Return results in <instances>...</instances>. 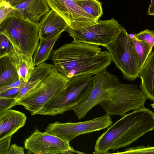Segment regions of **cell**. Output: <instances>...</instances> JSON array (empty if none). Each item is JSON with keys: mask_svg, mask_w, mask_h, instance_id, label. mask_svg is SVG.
Returning a JSON list of instances; mask_svg holds the SVG:
<instances>
[{"mask_svg": "<svg viewBox=\"0 0 154 154\" xmlns=\"http://www.w3.org/2000/svg\"><path fill=\"white\" fill-rule=\"evenodd\" d=\"M51 57L55 69L69 79L95 75L112 61L109 52H102L98 46L73 42L53 51Z\"/></svg>", "mask_w": 154, "mask_h": 154, "instance_id": "cell-1", "label": "cell"}, {"mask_svg": "<svg viewBox=\"0 0 154 154\" xmlns=\"http://www.w3.org/2000/svg\"><path fill=\"white\" fill-rule=\"evenodd\" d=\"M154 129V112L145 107L125 114L97 139L94 153H108L129 145Z\"/></svg>", "mask_w": 154, "mask_h": 154, "instance_id": "cell-2", "label": "cell"}, {"mask_svg": "<svg viewBox=\"0 0 154 154\" xmlns=\"http://www.w3.org/2000/svg\"><path fill=\"white\" fill-rule=\"evenodd\" d=\"M92 75L69 79L64 88L46 103L37 114L54 116L73 109L89 94L93 83Z\"/></svg>", "mask_w": 154, "mask_h": 154, "instance_id": "cell-3", "label": "cell"}, {"mask_svg": "<svg viewBox=\"0 0 154 154\" xmlns=\"http://www.w3.org/2000/svg\"><path fill=\"white\" fill-rule=\"evenodd\" d=\"M38 23L13 12L0 23V34L8 38L15 50L32 56L40 39Z\"/></svg>", "mask_w": 154, "mask_h": 154, "instance_id": "cell-4", "label": "cell"}, {"mask_svg": "<svg viewBox=\"0 0 154 154\" xmlns=\"http://www.w3.org/2000/svg\"><path fill=\"white\" fill-rule=\"evenodd\" d=\"M148 99L137 85L119 82L109 99L99 104L110 116H124L128 112L145 107Z\"/></svg>", "mask_w": 154, "mask_h": 154, "instance_id": "cell-5", "label": "cell"}, {"mask_svg": "<svg viewBox=\"0 0 154 154\" xmlns=\"http://www.w3.org/2000/svg\"><path fill=\"white\" fill-rule=\"evenodd\" d=\"M69 79L55 68L34 89L21 98L17 105H21L34 115L52 98L62 91Z\"/></svg>", "mask_w": 154, "mask_h": 154, "instance_id": "cell-6", "label": "cell"}, {"mask_svg": "<svg viewBox=\"0 0 154 154\" xmlns=\"http://www.w3.org/2000/svg\"><path fill=\"white\" fill-rule=\"evenodd\" d=\"M106 48L112 61L124 79L134 81L139 76L133 45L126 30L122 27L113 41Z\"/></svg>", "mask_w": 154, "mask_h": 154, "instance_id": "cell-7", "label": "cell"}, {"mask_svg": "<svg viewBox=\"0 0 154 154\" xmlns=\"http://www.w3.org/2000/svg\"><path fill=\"white\" fill-rule=\"evenodd\" d=\"M118 21L100 20L97 23L76 29L67 27L66 30L75 43H83L105 48L114 40L122 27Z\"/></svg>", "mask_w": 154, "mask_h": 154, "instance_id": "cell-8", "label": "cell"}, {"mask_svg": "<svg viewBox=\"0 0 154 154\" xmlns=\"http://www.w3.org/2000/svg\"><path fill=\"white\" fill-rule=\"evenodd\" d=\"M93 85L86 98L73 109L79 119L84 118L94 106L109 99L120 82L117 77L105 69L92 77Z\"/></svg>", "mask_w": 154, "mask_h": 154, "instance_id": "cell-9", "label": "cell"}, {"mask_svg": "<svg viewBox=\"0 0 154 154\" xmlns=\"http://www.w3.org/2000/svg\"><path fill=\"white\" fill-rule=\"evenodd\" d=\"M109 115L106 114L85 121L49 123L45 131L69 142L78 136L105 129L112 123Z\"/></svg>", "mask_w": 154, "mask_h": 154, "instance_id": "cell-10", "label": "cell"}, {"mask_svg": "<svg viewBox=\"0 0 154 154\" xmlns=\"http://www.w3.org/2000/svg\"><path fill=\"white\" fill-rule=\"evenodd\" d=\"M26 149L36 154L71 153L75 152L69 142L38 129L24 141Z\"/></svg>", "mask_w": 154, "mask_h": 154, "instance_id": "cell-11", "label": "cell"}, {"mask_svg": "<svg viewBox=\"0 0 154 154\" xmlns=\"http://www.w3.org/2000/svg\"><path fill=\"white\" fill-rule=\"evenodd\" d=\"M45 0L49 7L66 21L68 28H79L95 23L99 21L79 6V0Z\"/></svg>", "mask_w": 154, "mask_h": 154, "instance_id": "cell-12", "label": "cell"}, {"mask_svg": "<svg viewBox=\"0 0 154 154\" xmlns=\"http://www.w3.org/2000/svg\"><path fill=\"white\" fill-rule=\"evenodd\" d=\"M67 27L66 21L52 9L44 15L38 23L40 38H48L61 35Z\"/></svg>", "mask_w": 154, "mask_h": 154, "instance_id": "cell-13", "label": "cell"}, {"mask_svg": "<svg viewBox=\"0 0 154 154\" xmlns=\"http://www.w3.org/2000/svg\"><path fill=\"white\" fill-rule=\"evenodd\" d=\"M26 119L24 113L11 109L0 114V140L12 136L24 126Z\"/></svg>", "mask_w": 154, "mask_h": 154, "instance_id": "cell-14", "label": "cell"}, {"mask_svg": "<svg viewBox=\"0 0 154 154\" xmlns=\"http://www.w3.org/2000/svg\"><path fill=\"white\" fill-rule=\"evenodd\" d=\"M14 8L13 12L22 15L38 23L50 11L45 0H26Z\"/></svg>", "mask_w": 154, "mask_h": 154, "instance_id": "cell-15", "label": "cell"}, {"mask_svg": "<svg viewBox=\"0 0 154 154\" xmlns=\"http://www.w3.org/2000/svg\"><path fill=\"white\" fill-rule=\"evenodd\" d=\"M139 77L141 80L140 88L148 99L154 102V51L147 58L140 70Z\"/></svg>", "mask_w": 154, "mask_h": 154, "instance_id": "cell-16", "label": "cell"}, {"mask_svg": "<svg viewBox=\"0 0 154 154\" xmlns=\"http://www.w3.org/2000/svg\"><path fill=\"white\" fill-rule=\"evenodd\" d=\"M18 73L19 80L26 83L34 70L33 58L16 50L11 54Z\"/></svg>", "mask_w": 154, "mask_h": 154, "instance_id": "cell-17", "label": "cell"}, {"mask_svg": "<svg viewBox=\"0 0 154 154\" xmlns=\"http://www.w3.org/2000/svg\"><path fill=\"white\" fill-rule=\"evenodd\" d=\"M19 80L14 60L10 55L0 57V88Z\"/></svg>", "mask_w": 154, "mask_h": 154, "instance_id": "cell-18", "label": "cell"}, {"mask_svg": "<svg viewBox=\"0 0 154 154\" xmlns=\"http://www.w3.org/2000/svg\"><path fill=\"white\" fill-rule=\"evenodd\" d=\"M60 35L48 38H40V42L33 57L34 66L44 63L51 55L54 44L60 37Z\"/></svg>", "mask_w": 154, "mask_h": 154, "instance_id": "cell-19", "label": "cell"}, {"mask_svg": "<svg viewBox=\"0 0 154 154\" xmlns=\"http://www.w3.org/2000/svg\"><path fill=\"white\" fill-rule=\"evenodd\" d=\"M129 38L132 44L137 66L140 71L151 53L153 47L144 41L137 39L135 36Z\"/></svg>", "mask_w": 154, "mask_h": 154, "instance_id": "cell-20", "label": "cell"}, {"mask_svg": "<svg viewBox=\"0 0 154 154\" xmlns=\"http://www.w3.org/2000/svg\"><path fill=\"white\" fill-rule=\"evenodd\" d=\"M78 4L85 12L98 21L103 14L102 3L98 0H79Z\"/></svg>", "mask_w": 154, "mask_h": 154, "instance_id": "cell-21", "label": "cell"}, {"mask_svg": "<svg viewBox=\"0 0 154 154\" xmlns=\"http://www.w3.org/2000/svg\"><path fill=\"white\" fill-rule=\"evenodd\" d=\"M36 66L26 83L28 84L38 80L43 81L51 74L55 68L54 64L45 63L40 64Z\"/></svg>", "mask_w": 154, "mask_h": 154, "instance_id": "cell-22", "label": "cell"}, {"mask_svg": "<svg viewBox=\"0 0 154 154\" xmlns=\"http://www.w3.org/2000/svg\"><path fill=\"white\" fill-rule=\"evenodd\" d=\"M15 49L8 38L4 35L0 34V57L10 55Z\"/></svg>", "mask_w": 154, "mask_h": 154, "instance_id": "cell-23", "label": "cell"}, {"mask_svg": "<svg viewBox=\"0 0 154 154\" xmlns=\"http://www.w3.org/2000/svg\"><path fill=\"white\" fill-rule=\"evenodd\" d=\"M120 153L154 154V146L137 145L136 146L128 147L123 152Z\"/></svg>", "mask_w": 154, "mask_h": 154, "instance_id": "cell-24", "label": "cell"}, {"mask_svg": "<svg viewBox=\"0 0 154 154\" xmlns=\"http://www.w3.org/2000/svg\"><path fill=\"white\" fill-rule=\"evenodd\" d=\"M134 35L137 39L144 41L153 47L154 46V31L146 29Z\"/></svg>", "mask_w": 154, "mask_h": 154, "instance_id": "cell-25", "label": "cell"}, {"mask_svg": "<svg viewBox=\"0 0 154 154\" xmlns=\"http://www.w3.org/2000/svg\"><path fill=\"white\" fill-rule=\"evenodd\" d=\"M42 81L41 80H38L28 84L26 83L25 85L22 88L14 98L17 102L24 96L34 89Z\"/></svg>", "mask_w": 154, "mask_h": 154, "instance_id": "cell-26", "label": "cell"}, {"mask_svg": "<svg viewBox=\"0 0 154 154\" xmlns=\"http://www.w3.org/2000/svg\"><path fill=\"white\" fill-rule=\"evenodd\" d=\"M0 23L14 11V8L3 0H0Z\"/></svg>", "mask_w": 154, "mask_h": 154, "instance_id": "cell-27", "label": "cell"}, {"mask_svg": "<svg viewBox=\"0 0 154 154\" xmlns=\"http://www.w3.org/2000/svg\"><path fill=\"white\" fill-rule=\"evenodd\" d=\"M14 98L0 97V114L17 105Z\"/></svg>", "mask_w": 154, "mask_h": 154, "instance_id": "cell-28", "label": "cell"}, {"mask_svg": "<svg viewBox=\"0 0 154 154\" xmlns=\"http://www.w3.org/2000/svg\"><path fill=\"white\" fill-rule=\"evenodd\" d=\"M23 87L10 88L0 92V97L15 98Z\"/></svg>", "mask_w": 154, "mask_h": 154, "instance_id": "cell-29", "label": "cell"}, {"mask_svg": "<svg viewBox=\"0 0 154 154\" xmlns=\"http://www.w3.org/2000/svg\"><path fill=\"white\" fill-rule=\"evenodd\" d=\"M12 136L0 140V154H7L10 149V144Z\"/></svg>", "mask_w": 154, "mask_h": 154, "instance_id": "cell-30", "label": "cell"}, {"mask_svg": "<svg viewBox=\"0 0 154 154\" xmlns=\"http://www.w3.org/2000/svg\"><path fill=\"white\" fill-rule=\"evenodd\" d=\"M26 83L22 81L18 80L10 85L0 88V92L4 91L13 88L23 87L26 85Z\"/></svg>", "mask_w": 154, "mask_h": 154, "instance_id": "cell-31", "label": "cell"}, {"mask_svg": "<svg viewBox=\"0 0 154 154\" xmlns=\"http://www.w3.org/2000/svg\"><path fill=\"white\" fill-rule=\"evenodd\" d=\"M24 151L23 148L16 144L11 145L7 154H24Z\"/></svg>", "mask_w": 154, "mask_h": 154, "instance_id": "cell-32", "label": "cell"}, {"mask_svg": "<svg viewBox=\"0 0 154 154\" xmlns=\"http://www.w3.org/2000/svg\"><path fill=\"white\" fill-rule=\"evenodd\" d=\"M9 3L13 8L23 3L26 0H3Z\"/></svg>", "mask_w": 154, "mask_h": 154, "instance_id": "cell-33", "label": "cell"}, {"mask_svg": "<svg viewBox=\"0 0 154 154\" xmlns=\"http://www.w3.org/2000/svg\"><path fill=\"white\" fill-rule=\"evenodd\" d=\"M147 14L154 16V0H151V3L147 11Z\"/></svg>", "mask_w": 154, "mask_h": 154, "instance_id": "cell-34", "label": "cell"}]
</instances>
